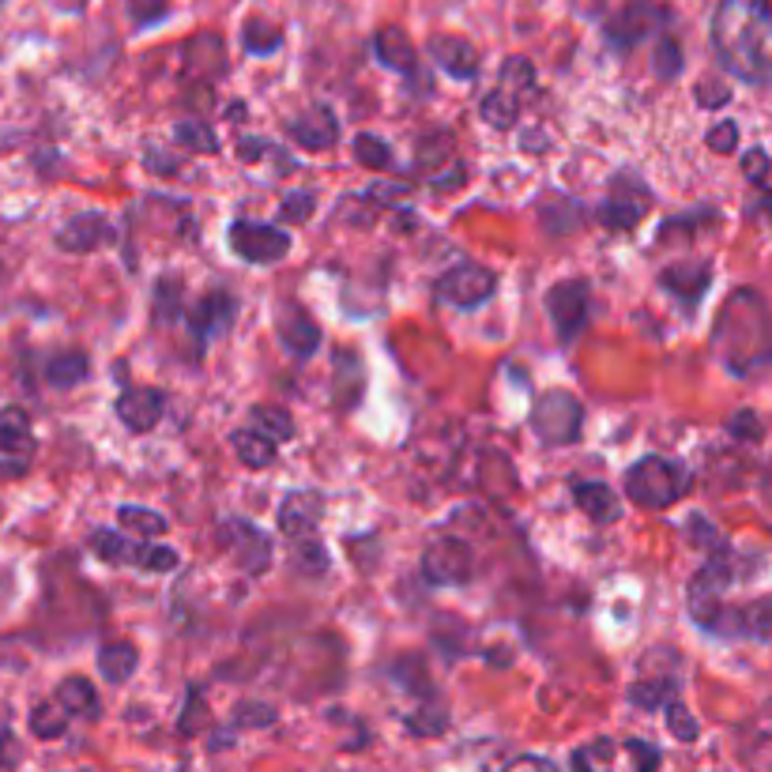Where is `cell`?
I'll return each instance as SVG.
<instances>
[{
    "label": "cell",
    "instance_id": "b9f144b4",
    "mask_svg": "<svg viewBox=\"0 0 772 772\" xmlns=\"http://www.w3.org/2000/svg\"><path fill=\"white\" fill-rule=\"evenodd\" d=\"M294 566L306 569V573H324L328 569V555L313 539H298L294 542Z\"/></svg>",
    "mask_w": 772,
    "mask_h": 772
},
{
    "label": "cell",
    "instance_id": "f546056e",
    "mask_svg": "<svg viewBox=\"0 0 772 772\" xmlns=\"http://www.w3.org/2000/svg\"><path fill=\"white\" fill-rule=\"evenodd\" d=\"M509 99H528L531 91H536V69H531V61H524V57H509L501 69V88Z\"/></svg>",
    "mask_w": 772,
    "mask_h": 772
},
{
    "label": "cell",
    "instance_id": "83f0119b",
    "mask_svg": "<svg viewBox=\"0 0 772 772\" xmlns=\"http://www.w3.org/2000/svg\"><path fill=\"white\" fill-rule=\"evenodd\" d=\"M231 449L237 453V460H242L245 467H268L275 460V441H268L264 434L256 430H234L231 434Z\"/></svg>",
    "mask_w": 772,
    "mask_h": 772
},
{
    "label": "cell",
    "instance_id": "277c9868",
    "mask_svg": "<svg viewBox=\"0 0 772 772\" xmlns=\"http://www.w3.org/2000/svg\"><path fill=\"white\" fill-rule=\"evenodd\" d=\"M91 550L102 561H110V566H136V569H148V573H170L181 561L177 550L159 547V542H148V539H125L113 528H94Z\"/></svg>",
    "mask_w": 772,
    "mask_h": 772
},
{
    "label": "cell",
    "instance_id": "9a60e30c",
    "mask_svg": "<svg viewBox=\"0 0 772 772\" xmlns=\"http://www.w3.org/2000/svg\"><path fill=\"white\" fill-rule=\"evenodd\" d=\"M118 234H113L110 219L99 215V212H83V215H72L69 223L57 231V245L64 253H94L102 245H113Z\"/></svg>",
    "mask_w": 772,
    "mask_h": 772
},
{
    "label": "cell",
    "instance_id": "2e32d148",
    "mask_svg": "<svg viewBox=\"0 0 772 772\" xmlns=\"http://www.w3.org/2000/svg\"><path fill=\"white\" fill-rule=\"evenodd\" d=\"M321 517H324V498H321V494L317 490H294L280 505V531H283V536H291V542L313 539Z\"/></svg>",
    "mask_w": 772,
    "mask_h": 772
},
{
    "label": "cell",
    "instance_id": "5bb4252c",
    "mask_svg": "<svg viewBox=\"0 0 772 772\" xmlns=\"http://www.w3.org/2000/svg\"><path fill=\"white\" fill-rule=\"evenodd\" d=\"M275 332H280V343L294 358H309L321 347V328L298 302H280L275 306Z\"/></svg>",
    "mask_w": 772,
    "mask_h": 772
},
{
    "label": "cell",
    "instance_id": "4fadbf2b",
    "mask_svg": "<svg viewBox=\"0 0 772 772\" xmlns=\"http://www.w3.org/2000/svg\"><path fill=\"white\" fill-rule=\"evenodd\" d=\"M31 456H34L31 418L19 412V407H8V412H0V471H4V475L27 471Z\"/></svg>",
    "mask_w": 772,
    "mask_h": 772
},
{
    "label": "cell",
    "instance_id": "db71d44e",
    "mask_svg": "<svg viewBox=\"0 0 772 772\" xmlns=\"http://www.w3.org/2000/svg\"><path fill=\"white\" fill-rule=\"evenodd\" d=\"M728 99H731V91L728 88L717 91V83H701V88H698V102H701V106H723Z\"/></svg>",
    "mask_w": 772,
    "mask_h": 772
},
{
    "label": "cell",
    "instance_id": "c3c4849f",
    "mask_svg": "<svg viewBox=\"0 0 772 772\" xmlns=\"http://www.w3.org/2000/svg\"><path fill=\"white\" fill-rule=\"evenodd\" d=\"M709 148L720 151V155L735 151L739 148V125H735V121H720V125L709 132Z\"/></svg>",
    "mask_w": 772,
    "mask_h": 772
},
{
    "label": "cell",
    "instance_id": "603a6c76",
    "mask_svg": "<svg viewBox=\"0 0 772 772\" xmlns=\"http://www.w3.org/2000/svg\"><path fill=\"white\" fill-rule=\"evenodd\" d=\"M57 704H61L69 717L94 720V717H99V690H94L88 679L72 674V679H64L61 685H57Z\"/></svg>",
    "mask_w": 772,
    "mask_h": 772
},
{
    "label": "cell",
    "instance_id": "5b68a950",
    "mask_svg": "<svg viewBox=\"0 0 772 772\" xmlns=\"http://www.w3.org/2000/svg\"><path fill=\"white\" fill-rule=\"evenodd\" d=\"M531 430L542 445H569L577 441L580 430H585V407L577 404V396L561 393H542L536 412H531Z\"/></svg>",
    "mask_w": 772,
    "mask_h": 772
},
{
    "label": "cell",
    "instance_id": "ffe728a7",
    "mask_svg": "<svg viewBox=\"0 0 772 772\" xmlns=\"http://www.w3.org/2000/svg\"><path fill=\"white\" fill-rule=\"evenodd\" d=\"M291 136L306 151H324L339 140V121L328 106H313L306 118L291 121Z\"/></svg>",
    "mask_w": 772,
    "mask_h": 772
},
{
    "label": "cell",
    "instance_id": "7a4b0ae2",
    "mask_svg": "<svg viewBox=\"0 0 772 772\" xmlns=\"http://www.w3.org/2000/svg\"><path fill=\"white\" fill-rule=\"evenodd\" d=\"M690 490V471L667 456H644L626 471V494L641 509H667Z\"/></svg>",
    "mask_w": 772,
    "mask_h": 772
},
{
    "label": "cell",
    "instance_id": "e0dca14e",
    "mask_svg": "<svg viewBox=\"0 0 772 772\" xmlns=\"http://www.w3.org/2000/svg\"><path fill=\"white\" fill-rule=\"evenodd\" d=\"M234 317H237V302L226 291H212L200 298V306L193 313H189V328H193L196 343L204 347L207 339L223 336V332L234 324Z\"/></svg>",
    "mask_w": 772,
    "mask_h": 772
},
{
    "label": "cell",
    "instance_id": "8992f818",
    "mask_svg": "<svg viewBox=\"0 0 772 772\" xmlns=\"http://www.w3.org/2000/svg\"><path fill=\"white\" fill-rule=\"evenodd\" d=\"M728 585H731V561H728V555H720L717 550V555L704 561V569L693 577V585H690V618L701 629H709V633H720V622H723L720 596Z\"/></svg>",
    "mask_w": 772,
    "mask_h": 772
},
{
    "label": "cell",
    "instance_id": "60d3db41",
    "mask_svg": "<svg viewBox=\"0 0 772 772\" xmlns=\"http://www.w3.org/2000/svg\"><path fill=\"white\" fill-rule=\"evenodd\" d=\"M207 709H204V698H200V690L193 685L189 690V704H185V712H181V720H177V735H185V739H193L200 728H207Z\"/></svg>",
    "mask_w": 772,
    "mask_h": 772
},
{
    "label": "cell",
    "instance_id": "e575fe53",
    "mask_svg": "<svg viewBox=\"0 0 772 772\" xmlns=\"http://www.w3.org/2000/svg\"><path fill=\"white\" fill-rule=\"evenodd\" d=\"M648 27H652V12H626L607 27V38L614 45H633L648 34Z\"/></svg>",
    "mask_w": 772,
    "mask_h": 772
},
{
    "label": "cell",
    "instance_id": "f5cc1de1",
    "mask_svg": "<svg viewBox=\"0 0 772 772\" xmlns=\"http://www.w3.org/2000/svg\"><path fill=\"white\" fill-rule=\"evenodd\" d=\"M19 761V742L12 731H0V769H12Z\"/></svg>",
    "mask_w": 772,
    "mask_h": 772
},
{
    "label": "cell",
    "instance_id": "44dd1931",
    "mask_svg": "<svg viewBox=\"0 0 772 772\" xmlns=\"http://www.w3.org/2000/svg\"><path fill=\"white\" fill-rule=\"evenodd\" d=\"M430 53L445 72L456 75V80H471V75L479 72V53H475V45L464 42V38H434Z\"/></svg>",
    "mask_w": 772,
    "mask_h": 772
},
{
    "label": "cell",
    "instance_id": "d590c367",
    "mask_svg": "<svg viewBox=\"0 0 772 772\" xmlns=\"http://www.w3.org/2000/svg\"><path fill=\"white\" fill-rule=\"evenodd\" d=\"M449 728V709L441 701H430L426 709H418L415 717H407V731L412 735H423V739H434Z\"/></svg>",
    "mask_w": 772,
    "mask_h": 772
},
{
    "label": "cell",
    "instance_id": "f1b7e54d",
    "mask_svg": "<svg viewBox=\"0 0 772 772\" xmlns=\"http://www.w3.org/2000/svg\"><path fill=\"white\" fill-rule=\"evenodd\" d=\"M250 418H253V430L264 434L275 445H283V441H291V437H294V418L287 412H280V407H264L261 404V407H253Z\"/></svg>",
    "mask_w": 772,
    "mask_h": 772
},
{
    "label": "cell",
    "instance_id": "836d02e7",
    "mask_svg": "<svg viewBox=\"0 0 772 772\" xmlns=\"http://www.w3.org/2000/svg\"><path fill=\"white\" fill-rule=\"evenodd\" d=\"M64 728H69V712L61 709L57 701H45V704H34L31 712V731L38 739H61Z\"/></svg>",
    "mask_w": 772,
    "mask_h": 772
},
{
    "label": "cell",
    "instance_id": "3957f363",
    "mask_svg": "<svg viewBox=\"0 0 772 772\" xmlns=\"http://www.w3.org/2000/svg\"><path fill=\"white\" fill-rule=\"evenodd\" d=\"M660 750L644 739H599L573 754V772H656Z\"/></svg>",
    "mask_w": 772,
    "mask_h": 772
},
{
    "label": "cell",
    "instance_id": "f6af8a7d",
    "mask_svg": "<svg viewBox=\"0 0 772 772\" xmlns=\"http://www.w3.org/2000/svg\"><path fill=\"white\" fill-rule=\"evenodd\" d=\"M728 434L739 437V441H761V437H765V426H761V418L754 412H739L728 423Z\"/></svg>",
    "mask_w": 772,
    "mask_h": 772
},
{
    "label": "cell",
    "instance_id": "8d00e7d4",
    "mask_svg": "<svg viewBox=\"0 0 772 772\" xmlns=\"http://www.w3.org/2000/svg\"><path fill=\"white\" fill-rule=\"evenodd\" d=\"M517 113H520V102L509 99L505 91H494L482 99V121L490 129H509L512 121H517Z\"/></svg>",
    "mask_w": 772,
    "mask_h": 772
},
{
    "label": "cell",
    "instance_id": "d6986e66",
    "mask_svg": "<svg viewBox=\"0 0 772 772\" xmlns=\"http://www.w3.org/2000/svg\"><path fill=\"white\" fill-rule=\"evenodd\" d=\"M712 283V272L704 261H693V264H671V268H663L660 275V287L667 294H674V298L682 302L685 313L698 309V302L704 298V291H709Z\"/></svg>",
    "mask_w": 772,
    "mask_h": 772
},
{
    "label": "cell",
    "instance_id": "d6a6232c",
    "mask_svg": "<svg viewBox=\"0 0 772 772\" xmlns=\"http://www.w3.org/2000/svg\"><path fill=\"white\" fill-rule=\"evenodd\" d=\"M118 520H121V528H132L136 536H162L166 531V517H159L155 509H144V505H121L118 509Z\"/></svg>",
    "mask_w": 772,
    "mask_h": 772
},
{
    "label": "cell",
    "instance_id": "f907efd6",
    "mask_svg": "<svg viewBox=\"0 0 772 772\" xmlns=\"http://www.w3.org/2000/svg\"><path fill=\"white\" fill-rule=\"evenodd\" d=\"M275 144H268V140H261V136H242L237 140V159H245V162H261L264 155H272Z\"/></svg>",
    "mask_w": 772,
    "mask_h": 772
},
{
    "label": "cell",
    "instance_id": "7402d4cb",
    "mask_svg": "<svg viewBox=\"0 0 772 772\" xmlns=\"http://www.w3.org/2000/svg\"><path fill=\"white\" fill-rule=\"evenodd\" d=\"M573 501H577V509H585V517L596 524H614L622 517V505H618L614 490L603 482H573Z\"/></svg>",
    "mask_w": 772,
    "mask_h": 772
},
{
    "label": "cell",
    "instance_id": "30bf717a",
    "mask_svg": "<svg viewBox=\"0 0 772 772\" xmlns=\"http://www.w3.org/2000/svg\"><path fill=\"white\" fill-rule=\"evenodd\" d=\"M471 573H475V555H471V547H467L464 539L441 536V539H434L430 547H426L423 577L430 580V585H441V588L467 585Z\"/></svg>",
    "mask_w": 772,
    "mask_h": 772
},
{
    "label": "cell",
    "instance_id": "ee69618b",
    "mask_svg": "<svg viewBox=\"0 0 772 772\" xmlns=\"http://www.w3.org/2000/svg\"><path fill=\"white\" fill-rule=\"evenodd\" d=\"M449 151H453V136L437 132V136H426L423 144H418L415 162H418V166H437L441 159H449Z\"/></svg>",
    "mask_w": 772,
    "mask_h": 772
},
{
    "label": "cell",
    "instance_id": "816d5d0a",
    "mask_svg": "<svg viewBox=\"0 0 772 772\" xmlns=\"http://www.w3.org/2000/svg\"><path fill=\"white\" fill-rule=\"evenodd\" d=\"M769 166H772V162H769V155H765L761 148H754L746 159H742V174H746L750 181H761V177H765Z\"/></svg>",
    "mask_w": 772,
    "mask_h": 772
},
{
    "label": "cell",
    "instance_id": "4dcf8cb0",
    "mask_svg": "<svg viewBox=\"0 0 772 772\" xmlns=\"http://www.w3.org/2000/svg\"><path fill=\"white\" fill-rule=\"evenodd\" d=\"M174 140H177L181 148L196 151V155H215V151H219V136H215V129H207L204 121H196V118L177 121Z\"/></svg>",
    "mask_w": 772,
    "mask_h": 772
},
{
    "label": "cell",
    "instance_id": "52a82bcc",
    "mask_svg": "<svg viewBox=\"0 0 772 772\" xmlns=\"http://www.w3.org/2000/svg\"><path fill=\"white\" fill-rule=\"evenodd\" d=\"M231 250L250 264H275L291 253V237L272 223H256V219H237L231 223Z\"/></svg>",
    "mask_w": 772,
    "mask_h": 772
},
{
    "label": "cell",
    "instance_id": "ac0fdd59",
    "mask_svg": "<svg viewBox=\"0 0 772 772\" xmlns=\"http://www.w3.org/2000/svg\"><path fill=\"white\" fill-rule=\"evenodd\" d=\"M162 412H166V396L159 388H129V393L118 396V418L132 434L155 430Z\"/></svg>",
    "mask_w": 772,
    "mask_h": 772
},
{
    "label": "cell",
    "instance_id": "7bdbcfd3",
    "mask_svg": "<svg viewBox=\"0 0 772 772\" xmlns=\"http://www.w3.org/2000/svg\"><path fill=\"white\" fill-rule=\"evenodd\" d=\"M313 204H317V196H313L309 189H302V193H287L280 204V215L287 219V223H306V219L313 215Z\"/></svg>",
    "mask_w": 772,
    "mask_h": 772
},
{
    "label": "cell",
    "instance_id": "6da1fadb",
    "mask_svg": "<svg viewBox=\"0 0 772 772\" xmlns=\"http://www.w3.org/2000/svg\"><path fill=\"white\" fill-rule=\"evenodd\" d=\"M720 64L742 83H772V0H720L712 16Z\"/></svg>",
    "mask_w": 772,
    "mask_h": 772
},
{
    "label": "cell",
    "instance_id": "9f6ffc18",
    "mask_svg": "<svg viewBox=\"0 0 772 772\" xmlns=\"http://www.w3.org/2000/svg\"><path fill=\"white\" fill-rule=\"evenodd\" d=\"M0 4H4V0H0Z\"/></svg>",
    "mask_w": 772,
    "mask_h": 772
},
{
    "label": "cell",
    "instance_id": "ab89813d",
    "mask_svg": "<svg viewBox=\"0 0 772 772\" xmlns=\"http://www.w3.org/2000/svg\"><path fill=\"white\" fill-rule=\"evenodd\" d=\"M663 717H667V731H671V735L679 739V742H693V739L701 735V728H698V720H693V712L685 709L679 698L667 704Z\"/></svg>",
    "mask_w": 772,
    "mask_h": 772
},
{
    "label": "cell",
    "instance_id": "ba28073f",
    "mask_svg": "<svg viewBox=\"0 0 772 772\" xmlns=\"http://www.w3.org/2000/svg\"><path fill=\"white\" fill-rule=\"evenodd\" d=\"M498 291V275L482 264H460V268L445 272L441 280L434 283V294L441 302H449L456 309H479L482 302L494 298Z\"/></svg>",
    "mask_w": 772,
    "mask_h": 772
},
{
    "label": "cell",
    "instance_id": "4316f807",
    "mask_svg": "<svg viewBox=\"0 0 772 772\" xmlns=\"http://www.w3.org/2000/svg\"><path fill=\"white\" fill-rule=\"evenodd\" d=\"M88 374H91V358L83 351H64V355L45 362V380L53 388H75L80 380H88Z\"/></svg>",
    "mask_w": 772,
    "mask_h": 772
},
{
    "label": "cell",
    "instance_id": "484cf974",
    "mask_svg": "<svg viewBox=\"0 0 772 772\" xmlns=\"http://www.w3.org/2000/svg\"><path fill=\"white\" fill-rule=\"evenodd\" d=\"M731 626L742 637H754L761 644H772V596L754 599L750 607H742L739 614H731Z\"/></svg>",
    "mask_w": 772,
    "mask_h": 772
},
{
    "label": "cell",
    "instance_id": "d4e9b609",
    "mask_svg": "<svg viewBox=\"0 0 772 772\" xmlns=\"http://www.w3.org/2000/svg\"><path fill=\"white\" fill-rule=\"evenodd\" d=\"M377 57H380V64H388L393 72H404V75L418 72V57L412 50V42H407L404 31H396V27L377 34Z\"/></svg>",
    "mask_w": 772,
    "mask_h": 772
},
{
    "label": "cell",
    "instance_id": "7c38bea8",
    "mask_svg": "<svg viewBox=\"0 0 772 772\" xmlns=\"http://www.w3.org/2000/svg\"><path fill=\"white\" fill-rule=\"evenodd\" d=\"M223 536H226V550H231L234 561L250 577H261L264 569L272 566V542H268V536H264L261 528H256V524H250V520H226L223 524Z\"/></svg>",
    "mask_w": 772,
    "mask_h": 772
},
{
    "label": "cell",
    "instance_id": "681fc988",
    "mask_svg": "<svg viewBox=\"0 0 772 772\" xmlns=\"http://www.w3.org/2000/svg\"><path fill=\"white\" fill-rule=\"evenodd\" d=\"M501 772H561L550 758H536V754H520L512 758Z\"/></svg>",
    "mask_w": 772,
    "mask_h": 772
},
{
    "label": "cell",
    "instance_id": "bcb514c9",
    "mask_svg": "<svg viewBox=\"0 0 772 772\" xmlns=\"http://www.w3.org/2000/svg\"><path fill=\"white\" fill-rule=\"evenodd\" d=\"M283 34L275 31V27H264V23H253L250 31H245V45H250L253 53H272L280 50Z\"/></svg>",
    "mask_w": 772,
    "mask_h": 772
},
{
    "label": "cell",
    "instance_id": "8fae6325",
    "mask_svg": "<svg viewBox=\"0 0 772 772\" xmlns=\"http://www.w3.org/2000/svg\"><path fill=\"white\" fill-rule=\"evenodd\" d=\"M648 207H652V193L644 189V181L633 174H618L611 181V193H607L603 207H599V219L611 231H633L648 215Z\"/></svg>",
    "mask_w": 772,
    "mask_h": 772
},
{
    "label": "cell",
    "instance_id": "cb8c5ba5",
    "mask_svg": "<svg viewBox=\"0 0 772 772\" xmlns=\"http://www.w3.org/2000/svg\"><path fill=\"white\" fill-rule=\"evenodd\" d=\"M136 667H140V652H136V644H129V641H113L99 652L102 679L113 682V685L129 682L132 674H136Z\"/></svg>",
    "mask_w": 772,
    "mask_h": 772
},
{
    "label": "cell",
    "instance_id": "7dc6e473",
    "mask_svg": "<svg viewBox=\"0 0 772 772\" xmlns=\"http://www.w3.org/2000/svg\"><path fill=\"white\" fill-rule=\"evenodd\" d=\"M656 72H660L663 80H674V75L682 72V53L674 42H660V50H656Z\"/></svg>",
    "mask_w": 772,
    "mask_h": 772
},
{
    "label": "cell",
    "instance_id": "9c48e42d",
    "mask_svg": "<svg viewBox=\"0 0 772 772\" xmlns=\"http://www.w3.org/2000/svg\"><path fill=\"white\" fill-rule=\"evenodd\" d=\"M547 313L555 321V332L561 343L577 339L580 328L588 324V313H592V291H588L585 280H566L555 283L547 291Z\"/></svg>",
    "mask_w": 772,
    "mask_h": 772
},
{
    "label": "cell",
    "instance_id": "1f68e13d",
    "mask_svg": "<svg viewBox=\"0 0 772 772\" xmlns=\"http://www.w3.org/2000/svg\"><path fill=\"white\" fill-rule=\"evenodd\" d=\"M629 701L644 712L667 709L674 701V679H656V682H633L629 685Z\"/></svg>",
    "mask_w": 772,
    "mask_h": 772
},
{
    "label": "cell",
    "instance_id": "74e56055",
    "mask_svg": "<svg viewBox=\"0 0 772 772\" xmlns=\"http://www.w3.org/2000/svg\"><path fill=\"white\" fill-rule=\"evenodd\" d=\"M355 159H358V166H366V170L393 166V151H388L385 140L374 136V132H362V136L355 140Z\"/></svg>",
    "mask_w": 772,
    "mask_h": 772
},
{
    "label": "cell",
    "instance_id": "f35d334b",
    "mask_svg": "<svg viewBox=\"0 0 772 772\" xmlns=\"http://www.w3.org/2000/svg\"><path fill=\"white\" fill-rule=\"evenodd\" d=\"M275 720H280V712H275L272 704H264V701H242V704H234V728H253V731H261V728H272Z\"/></svg>",
    "mask_w": 772,
    "mask_h": 772
},
{
    "label": "cell",
    "instance_id": "11a10c76",
    "mask_svg": "<svg viewBox=\"0 0 772 772\" xmlns=\"http://www.w3.org/2000/svg\"><path fill=\"white\" fill-rule=\"evenodd\" d=\"M464 174H467V170L460 166V162H456V166H453V174H441V177H434L430 185L437 189V193H441V189H460L464 181H467Z\"/></svg>",
    "mask_w": 772,
    "mask_h": 772
}]
</instances>
